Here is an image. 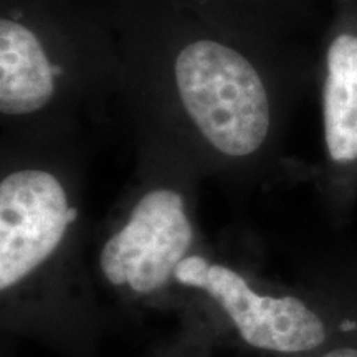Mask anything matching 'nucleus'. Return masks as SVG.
<instances>
[{
  "mask_svg": "<svg viewBox=\"0 0 357 357\" xmlns=\"http://www.w3.org/2000/svg\"><path fill=\"white\" fill-rule=\"evenodd\" d=\"M121 48L118 96L149 144L247 166L275 149L318 73L305 45L261 47L167 0H109Z\"/></svg>",
  "mask_w": 357,
  "mask_h": 357,
  "instance_id": "nucleus-1",
  "label": "nucleus"
},
{
  "mask_svg": "<svg viewBox=\"0 0 357 357\" xmlns=\"http://www.w3.org/2000/svg\"><path fill=\"white\" fill-rule=\"evenodd\" d=\"M121 48L109 0H0V116L26 129L68 128L118 95Z\"/></svg>",
  "mask_w": 357,
  "mask_h": 357,
  "instance_id": "nucleus-2",
  "label": "nucleus"
},
{
  "mask_svg": "<svg viewBox=\"0 0 357 357\" xmlns=\"http://www.w3.org/2000/svg\"><path fill=\"white\" fill-rule=\"evenodd\" d=\"M174 280L211 294L243 341L261 351L284 356L318 354L333 341L341 324H333L328 312L296 294H258L235 270L212 265L200 255H187L178 263Z\"/></svg>",
  "mask_w": 357,
  "mask_h": 357,
  "instance_id": "nucleus-3",
  "label": "nucleus"
},
{
  "mask_svg": "<svg viewBox=\"0 0 357 357\" xmlns=\"http://www.w3.org/2000/svg\"><path fill=\"white\" fill-rule=\"evenodd\" d=\"M192 242L189 199L181 182L149 181L129 205L123 225L102 245L101 273L114 287L151 294L174 278Z\"/></svg>",
  "mask_w": 357,
  "mask_h": 357,
  "instance_id": "nucleus-4",
  "label": "nucleus"
},
{
  "mask_svg": "<svg viewBox=\"0 0 357 357\" xmlns=\"http://www.w3.org/2000/svg\"><path fill=\"white\" fill-rule=\"evenodd\" d=\"M79 217L61 169L19 162L0 178V289L29 278L56 252Z\"/></svg>",
  "mask_w": 357,
  "mask_h": 357,
  "instance_id": "nucleus-5",
  "label": "nucleus"
},
{
  "mask_svg": "<svg viewBox=\"0 0 357 357\" xmlns=\"http://www.w3.org/2000/svg\"><path fill=\"white\" fill-rule=\"evenodd\" d=\"M324 192L339 212L357 195V0L336 2L319 45Z\"/></svg>",
  "mask_w": 357,
  "mask_h": 357,
  "instance_id": "nucleus-6",
  "label": "nucleus"
},
{
  "mask_svg": "<svg viewBox=\"0 0 357 357\" xmlns=\"http://www.w3.org/2000/svg\"><path fill=\"white\" fill-rule=\"evenodd\" d=\"M223 32L270 48L305 45L314 26V0H167Z\"/></svg>",
  "mask_w": 357,
  "mask_h": 357,
  "instance_id": "nucleus-7",
  "label": "nucleus"
},
{
  "mask_svg": "<svg viewBox=\"0 0 357 357\" xmlns=\"http://www.w3.org/2000/svg\"><path fill=\"white\" fill-rule=\"evenodd\" d=\"M336 2H346V0H336Z\"/></svg>",
  "mask_w": 357,
  "mask_h": 357,
  "instance_id": "nucleus-8",
  "label": "nucleus"
}]
</instances>
